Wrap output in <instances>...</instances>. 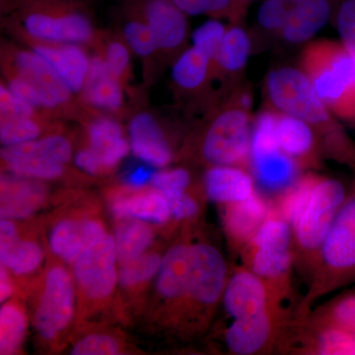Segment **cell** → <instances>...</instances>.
<instances>
[{
	"label": "cell",
	"instance_id": "cell-19",
	"mask_svg": "<svg viewBox=\"0 0 355 355\" xmlns=\"http://www.w3.org/2000/svg\"><path fill=\"white\" fill-rule=\"evenodd\" d=\"M277 113V140L280 148L300 170L318 169L324 159L313 128L306 121L291 114Z\"/></svg>",
	"mask_w": 355,
	"mask_h": 355
},
{
	"label": "cell",
	"instance_id": "cell-30",
	"mask_svg": "<svg viewBox=\"0 0 355 355\" xmlns=\"http://www.w3.org/2000/svg\"><path fill=\"white\" fill-rule=\"evenodd\" d=\"M310 323L333 327L355 335V291L345 292L324 305L312 309L304 317Z\"/></svg>",
	"mask_w": 355,
	"mask_h": 355
},
{
	"label": "cell",
	"instance_id": "cell-41",
	"mask_svg": "<svg viewBox=\"0 0 355 355\" xmlns=\"http://www.w3.org/2000/svg\"><path fill=\"white\" fill-rule=\"evenodd\" d=\"M123 347L116 336L107 333H93L83 336L74 345L70 354L74 355L120 354Z\"/></svg>",
	"mask_w": 355,
	"mask_h": 355
},
{
	"label": "cell",
	"instance_id": "cell-11",
	"mask_svg": "<svg viewBox=\"0 0 355 355\" xmlns=\"http://www.w3.org/2000/svg\"><path fill=\"white\" fill-rule=\"evenodd\" d=\"M118 263L114 236L105 231L73 263L72 275L81 297L91 303L111 298L119 282Z\"/></svg>",
	"mask_w": 355,
	"mask_h": 355
},
{
	"label": "cell",
	"instance_id": "cell-23",
	"mask_svg": "<svg viewBox=\"0 0 355 355\" xmlns=\"http://www.w3.org/2000/svg\"><path fill=\"white\" fill-rule=\"evenodd\" d=\"M88 148L95 154L104 174L116 167L130 150L123 128L109 116L91 119L87 125Z\"/></svg>",
	"mask_w": 355,
	"mask_h": 355
},
{
	"label": "cell",
	"instance_id": "cell-33",
	"mask_svg": "<svg viewBox=\"0 0 355 355\" xmlns=\"http://www.w3.org/2000/svg\"><path fill=\"white\" fill-rule=\"evenodd\" d=\"M27 328V315L20 304L4 303L0 310V354H18L24 343Z\"/></svg>",
	"mask_w": 355,
	"mask_h": 355
},
{
	"label": "cell",
	"instance_id": "cell-27",
	"mask_svg": "<svg viewBox=\"0 0 355 355\" xmlns=\"http://www.w3.org/2000/svg\"><path fill=\"white\" fill-rule=\"evenodd\" d=\"M84 104L99 111L116 113L125 103V85L114 77L100 53L91 57L90 69L84 86Z\"/></svg>",
	"mask_w": 355,
	"mask_h": 355
},
{
	"label": "cell",
	"instance_id": "cell-24",
	"mask_svg": "<svg viewBox=\"0 0 355 355\" xmlns=\"http://www.w3.org/2000/svg\"><path fill=\"white\" fill-rule=\"evenodd\" d=\"M40 180L11 174L1 177V218L23 219L36 214L46 200Z\"/></svg>",
	"mask_w": 355,
	"mask_h": 355
},
{
	"label": "cell",
	"instance_id": "cell-26",
	"mask_svg": "<svg viewBox=\"0 0 355 355\" xmlns=\"http://www.w3.org/2000/svg\"><path fill=\"white\" fill-rule=\"evenodd\" d=\"M249 170L256 184L275 198L300 177L298 166L282 149L250 156Z\"/></svg>",
	"mask_w": 355,
	"mask_h": 355
},
{
	"label": "cell",
	"instance_id": "cell-12",
	"mask_svg": "<svg viewBox=\"0 0 355 355\" xmlns=\"http://www.w3.org/2000/svg\"><path fill=\"white\" fill-rule=\"evenodd\" d=\"M3 70L14 72L38 90L51 114L67 111L73 105V93L55 70L38 53L29 49L9 48L2 51Z\"/></svg>",
	"mask_w": 355,
	"mask_h": 355
},
{
	"label": "cell",
	"instance_id": "cell-14",
	"mask_svg": "<svg viewBox=\"0 0 355 355\" xmlns=\"http://www.w3.org/2000/svg\"><path fill=\"white\" fill-rule=\"evenodd\" d=\"M221 303L233 320L254 316L277 305L266 282L244 263L230 270Z\"/></svg>",
	"mask_w": 355,
	"mask_h": 355
},
{
	"label": "cell",
	"instance_id": "cell-31",
	"mask_svg": "<svg viewBox=\"0 0 355 355\" xmlns=\"http://www.w3.org/2000/svg\"><path fill=\"white\" fill-rule=\"evenodd\" d=\"M251 50V39L246 30L232 26L227 28L212 67H217L221 73H240L248 64Z\"/></svg>",
	"mask_w": 355,
	"mask_h": 355
},
{
	"label": "cell",
	"instance_id": "cell-21",
	"mask_svg": "<svg viewBox=\"0 0 355 355\" xmlns=\"http://www.w3.org/2000/svg\"><path fill=\"white\" fill-rule=\"evenodd\" d=\"M104 232L102 222L94 217H67L51 228L49 246L58 259L73 263L79 254Z\"/></svg>",
	"mask_w": 355,
	"mask_h": 355
},
{
	"label": "cell",
	"instance_id": "cell-39",
	"mask_svg": "<svg viewBox=\"0 0 355 355\" xmlns=\"http://www.w3.org/2000/svg\"><path fill=\"white\" fill-rule=\"evenodd\" d=\"M227 28L217 19L205 21L191 35V46L211 58L214 62Z\"/></svg>",
	"mask_w": 355,
	"mask_h": 355
},
{
	"label": "cell",
	"instance_id": "cell-37",
	"mask_svg": "<svg viewBox=\"0 0 355 355\" xmlns=\"http://www.w3.org/2000/svg\"><path fill=\"white\" fill-rule=\"evenodd\" d=\"M162 258L157 253H146L135 260L120 265L119 284L128 291L144 286L157 275Z\"/></svg>",
	"mask_w": 355,
	"mask_h": 355
},
{
	"label": "cell",
	"instance_id": "cell-22",
	"mask_svg": "<svg viewBox=\"0 0 355 355\" xmlns=\"http://www.w3.org/2000/svg\"><path fill=\"white\" fill-rule=\"evenodd\" d=\"M257 189L250 170L239 166H209L203 176L205 196L219 207L247 200Z\"/></svg>",
	"mask_w": 355,
	"mask_h": 355
},
{
	"label": "cell",
	"instance_id": "cell-49",
	"mask_svg": "<svg viewBox=\"0 0 355 355\" xmlns=\"http://www.w3.org/2000/svg\"><path fill=\"white\" fill-rule=\"evenodd\" d=\"M19 238V231L12 219L1 218V222H0V256L6 254Z\"/></svg>",
	"mask_w": 355,
	"mask_h": 355
},
{
	"label": "cell",
	"instance_id": "cell-8",
	"mask_svg": "<svg viewBox=\"0 0 355 355\" xmlns=\"http://www.w3.org/2000/svg\"><path fill=\"white\" fill-rule=\"evenodd\" d=\"M73 155V146L69 137L53 132L25 144L4 146L1 161L11 174L53 181L64 174L65 166Z\"/></svg>",
	"mask_w": 355,
	"mask_h": 355
},
{
	"label": "cell",
	"instance_id": "cell-10",
	"mask_svg": "<svg viewBox=\"0 0 355 355\" xmlns=\"http://www.w3.org/2000/svg\"><path fill=\"white\" fill-rule=\"evenodd\" d=\"M294 312L284 306L270 305L254 316L234 319L224 333L231 354H266L279 350Z\"/></svg>",
	"mask_w": 355,
	"mask_h": 355
},
{
	"label": "cell",
	"instance_id": "cell-2",
	"mask_svg": "<svg viewBox=\"0 0 355 355\" xmlns=\"http://www.w3.org/2000/svg\"><path fill=\"white\" fill-rule=\"evenodd\" d=\"M355 280V177L334 219L294 318L307 315L320 299Z\"/></svg>",
	"mask_w": 355,
	"mask_h": 355
},
{
	"label": "cell",
	"instance_id": "cell-51",
	"mask_svg": "<svg viewBox=\"0 0 355 355\" xmlns=\"http://www.w3.org/2000/svg\"><path fill=\"white\" fill-rule=\"evenodd\" d=\"M17 0H0V6H1V12L2 14H6L12 8L14 4Z\"/></svg>",
	"mask_w": 355,
	"mask_h": 355
},
{
	"label": "cell",
	"instance_id": "cell-47",
	"mask_svg": "<svg viewBox=\"0 0 355 355\" xmlns=\"http://www.w3.org/2000/svg\"><path fill=\"white\" fill-rule=\"evenodd\" d=\"M74 163L78 169L83 170L86 174L92 175V176L104 174L99 160L87 146L74 154Z\"/></svg>",
	"mask_w": 355,
	"mask_h": 355
},
{
	"label": "cell",
	"instance_id": "cell-25",
	"mask_svg": "<svg viewBox=\"0 0 355 355\" xmlns=\"http://www.w3.org/2000/svg\"><path fill=\"white\" fill-rule=\"evenodd\" d=\"M111 209L119 219L135 218L164 224L172 218L169 202L155 189H130L112 198Z\"/></svg>",
	"mask_w": 355,
	"mask_h": 355
},
{
	"label": "cell",
	"instance_id": "cell-18",
	"mask_svg": "<svg viewBox=\"0 0 355 355\" xmlns=\"http://www.w3.org/2000/svg\"><path fill=\"white\" fill-rule=\"evenodd\" d=\"M220 209L229 245L240 254L266 220L270 211V203L257 189L247 200L221 205Z\"/></svg>",
	"mask_w": 355,
	"mask_h": 355
},
{
	"label": "cell",
	"instance_id": "cell-45",
	"mask_svg": "<svg viewBox=\"0 0 355 355\" xmlns=\"http://www.w3.org/2000/svg\"><path fill=\"white\" fill-rule=\"evenodd\" d=\"M44 113L35 108L29 103L23 101L12 94L1 83L0 86V118H16V116H41Z\"/></svg>",
	"mask_w": 355,
	"mask_h": 355
},
{
	"label": "cell",
	"instance_id": "cell-28",
	"mask_svg": "<svg viewBox=\"0 0 355 355\" xmlns=\"http://www.w3.org/2000/svg\"><path fill=\"white\" fill-rule=\"evenodd\" d=\"M331 13V0H299L289 7L280 33L289 44L307 43L323 29Z\"/></svg>",
	"mask_w": 355,
	"mask_h": 355
},
{
	"label": "cell",
	"instance_id": "cell-5",
	"mask_svg": "<svg viewBox=\"0 0 355 355\" xmlns=\"http://www.w3.org/2000/svg\"><path fill=\"white\" fill-rule=\"evenodd\" d=\"M230 275L221 252L207 242L191 243L188 292L175 328L184 338L202 334L222 302Z\"/></svg>",
	"mask_w": 355,
	"mask_h": 355
},
{
	"label": "cell",
	"instance_id": "cell-15",
	"mask_svg": "<svg viewBox=\"0 0 355 355\" xmlns=\"http://www.w3.org/2000/svg\"><path fill=\"white\" fill-rule=\"evenodd\" d=\"M240 254L243 263L266 282L273 303L286 307L291 299L292 272L295 268L292 250L245 247Z\"/></svg>",
	"mask_w": 355,
	"mask_h": 355
},
{
	"label": "cell",
	"instance_id": "cell-38",
	"mask_svg": "<svg viewBox=\"0 0 355 355\" xmlns=\"http://www.w3.org/2000/svg\"><path fill=\"white\" fill-rule=\"evenodd\" d=\"M130 51L123 38H109L103 42L101 55L107 69L123 85L127 84L130 76Z\"/></svg>",
	"mask_w": 355,
	"mask_h": 355
},
{
	"label": "cell",
	"instance_id": "cell-50",
	"mask_svg": "<svg viewBox=\"0 0 355 355\" xmlns=\"http://www.w3.org/2000/svg\"><path fill=\"white\" fill-rule=\"evenodd\" d=\"M10 272L1 265L0 268V301L6 302L13 295L14 286Z\"/></svg>",
	"mask_w": 355,
	"mask_h": 355
},
{
	"label": "cell",
	"instance_id": "cell-46",
	"mask_svg": "<svg viewBox=\"0 0 355 355\" xmlns=\"http://www.w3.org/2000/svg\"><path fill=\"white\" fill-rule=\"evenodd\" d=\"M171 216L178 222H190L197 218L200 212V205L190 191L168 200Z\"/></svg>",
	"mask_w": 355,
	"mask_h": 355
},
{
	"label": "cell",
	"instance_id": "cell-20",
	"mask_svg": "<svg viewBox=\"0 0 355 355\" xmlns=\"http://www.w3.org/2000/svg\"><path fill=\"white\" fill-rule=\"evenodd\" d=\"M26 42L31 50L55 70L74 95L83 94L91 62V58L84 46Z\"/></svg>",
	"mask_w": 355,
	"mask_h": 355
},
{
	"label": "cell",
	"instance_id": "cell-13",
	"mask_svg": "<svg viewBox=\"0 0 355 355\" xmlns=\"http://www.w3.org/2000/svg\"><path fill=\"white\" fill-rule=\"evenodd\" d=\"M127 14L144 20L153 30L159 51L176 53L188 35V19L172 0H125Z\"/></svg>",
	"mask_w": 355,
	"mask_h": 355
},
{
	"label": "cell",
	"instance_id": "cell-44",
	"mask_svg": "<svg viewBox=\"0 0 355 355\" xmlns=\"http://www.w3.org/2000/svg\"><path fill=\"white\" fill-rule=\"evenodd\" d=\"M288 14V7L284 0H265L258 10L259 25L266 31L280 32Z\"/></svg>",
	"mask_w": 355,
	"mask_h": 355
},
{
	"label": "cell",
	"instance_id": "cell-32",
	"mask_svg": "<svg viewBox=\"0 0 355 355\" xmlns=\"http://www.w3.org/2000/svg\"><path fill=\"white\" fill-rule=\"evenodd\" d=\"M211 67V58L191 46L178 57L172 67V79L181 90H198L209 78Z\"/></svg>",
	"mask_w": 355,
	"mask_h": 355
},
{
	"label": "cell",
	"instance_id": "cell-42",
	"mask_svg": "<svg viewBox=\"0 0 355 355\" xmlns=\"http://www.w3.org/2000/svg\"><path fill=\"white\" fill-rule=\"evenodd\" d=\"M188 16L207 15L218 17L234 12L242 0H172Z\"/></svg>",
	"mask_w": 355,
	"mask_h": 355
},
{
	"label": "cell",
	"instance_id": "cell-34",
	"mask_svg": "<svg viewBox=\"0 0 355 355\" xmlns=\"http://www.w3.org/2000/svg\"><path fill=\"white\" fill-rule=\"evenodd\" d=\"M44 249L36 240L19 238L6 254H1V265L11 275L27 277L38 270L44 261Z\"/></svg>",
	"mask_w": 355,
	"mask_h": 355
},
{
	"label": "cell",
	"instance_id": "cell-7",
	"mask_svg": "<svg viewBox=\"0 0 355 355\" xmlns=\"http://www.w3.org/2000/svg\"><path fill=\"white\" fill-rule=\"evenodd\" d=\"M253 125L239 103L227 106L209 121L200 141V155L209 166H239L249 170Z\"/></svg>",
	"mask_w": 355,
	"mask_h": 355
},
{
	"label": "cell",
	"instance_id": "cell-48",
	"mask_svg": "<svg viewBox=\"0 0 355 355\" xmlns=\"http://www.w3.org/2000/svg\"><path fill=\"white\" fill-rule=\"evenodd\" d=\"M153 166H140L128 171L123 177L125 186L130 189H144L151 183L154 175Z\"/></svg>",
	"mask_w": 355,
	"mask_h": 355
},
{
	"label": "cell",
	"instance_id": "cell-29",
	"mask_svg": "<svg viewBox=\"0 0 355 355\" xmlns=\"http://www.w3.org/2000/svg\"><path fill=\"white\" fill-rule=\"evenodd\" d=\"M153 239V228L147 222L135 218L121 219L114 233L119 263L123 265L146 254Z\"/></svg>",
	"mask_w": 355,
	"mask_h": 355
},
{
	"label": "cell",
	"instance_id": "cell-17",
	"mask_svg": "<svg viewBox=\"0 0 355 355\" xmlns=\"http://www.w3.org/2000/svg\"><path fill=\"white\" fill-rule=\"evenodd\" d=\"M128 142L133 155L154 168L167 167L174 158L171 144L156 116L139 112L128 123Z\"/></svg>",
	"mask_w": 355,
	"mask_h": 355
},
{
	"label": "cell",
	"instance_id": "cell-4",
	"mask_svg": "<svg viewBox=\"0 0 355 355\" xmlns=\"http://www.w3.org/2000/svg\"><path fill=\"white\" fill-rule=\"evenodd\" d=\"M300 69L331 113L355 130L354 55L342 43L321 40L306 46Z\"/></svg>",
	"mask_w": 355,
	"mask_h": 355
},
{
	"label": "cell",
	"instance_id": "cell-6",
	"mask_svg": "<svg viewBox=\"0 0 355 355\" xmlns=\"http://www.w3.org/2000/svg\"><path fill=\"white\" fill-rule=\"evenodd\" d=\"M347 191L338 180L316 175L309 198L291 223L294 266L306 284Z\"/></svg>",
	"mask_w": 355,
	"mask_h": 355
},
{
	"label": "cell",
	"instance_id": "cell-40",
	"mask_svg": "<svg viewBox=\"0 0 355 355\" xmlns=\"http://www.w3.org/2000/svg\"><path fill=\"white\" fill-rule=\"evenodd\" d=\"M191 178L188 170L184 168L163 169L154 173L151 186L160 191L167 200L176 198L190 189Z\"/></svg>",
	"mask_w": 355,
	"mask_h": 355
},
{
	"label": "cell",
	"instance_id": "cell-35",
	"mask_svg": "<svg viewBox=\"0 0 355 355\" xmlns=\"http://www.w3.org/2000/svg\"><path fill=\"white\" fill-rule=\"evenodd\" d=\"M46 128L44 116L0 118V141L3 147L32 141L44 137Z\"/></svg>",
	"mask_w": 355,
	"mask_h": 355
},
{
	"label": "cell",
	"instance_id": "cell-3",
	"mask_svg": "<svg viewBox=\"0 0 355 355\" xmlns=\"http://www.w3.org/2000/svg\"><path fill=\"white\" fill-rule=\"evenodd\" d=\"M4 16L25 41L86 46L97 39L83 0H17Z\"/></svg>",
	"mask_w": 355,
	"mask_h": 355
},
{
	"label": "cell",
	"instance_id": "cell-1",
	"mask_svg": "<svg viewBox=\"0 0 355 355\" xmlns=\"http://www.w3.org/2000/svg\"><path fill=\"white\" fill-rule=\"evenodd\" d=\"M266 91L275 111L296 116L313 128L324 158L349 168L355 174L354 140L318 96L302 69H272L266 77Z\"/></svg>",
	"mask_w": 355,
	"mask_h": 355
},
{
	"label": "cell",
	"instance_id": "cell-43",
	"mask_svg": "<svg viewBox=\"0 0 355 355\" xmlns=\"http://www.w3.org/2000/svg\"><path fill=\"white\" fill-rule=\"evenodd\" d=\"M340 43L355 58V0H343L336 14Z\"/></svg>",
	"mask_w": 355,
	"mask_h": 355
},
{
	"label": "cell",
	"instance_id": "cell-9",
	"mask_svg": "<svg viewBox=\"0 0 355 355\" xmlns=\"http://www.w3.org/2000/svg\"><path fill=\"white\" fill-rule=\"evenodd\" d=\"M73 275L60 265L44 272L41 291L35 304L33 323L46 342L58 340L76 316V289Z\"/></svg>",
	"mask_w": 355,
	"mask_h": 355
},
{
	"label": "cell",
	"instance_id": "cell-52",
	"mask_svg": "<svg viewBox=\"0 0 355 355\" xmlns=\"http://www.w3.org/2000/svg\"><path fill=\"white\" fill-rule=\"evenodd\" d=\"M242 1H244V0H242Z\"/></svg>",
	"mask_w": 355,
	"mask_h": 355
},
{
	"label": "cell",
	"instance_id": "cell-36",
	"mask_svg": "<svg viewBox=\"0 0 355 355\" xmlns=\"http://www.w3.org/2000/svg\"><path fill=\"white\" fill-rule=\"evenodd\" d=\"M127 17L123 26L121 38L137 57L148 62L160 53L153 30L137 16L127 14Z\"/></svg>",
	"mask_w": 355,
	"mask_h": 355
},
{
	"label": "cell",
	"instance_id": "cell-16",
	"mask_svg": "<svg viewBox=\"0 0 355 355\" xmlns=\"http://www.w3.org/2000/svg\"><path fill=\"white\" fill-rule=\"evenodd\" d=\"M191 241H179L173 245L162 258L156 275V289L168 303L173 326L186 299L190 275Z\"/></svg>",
	"mask_w": 355,
	"mask_h": 355
}]
</instances>
